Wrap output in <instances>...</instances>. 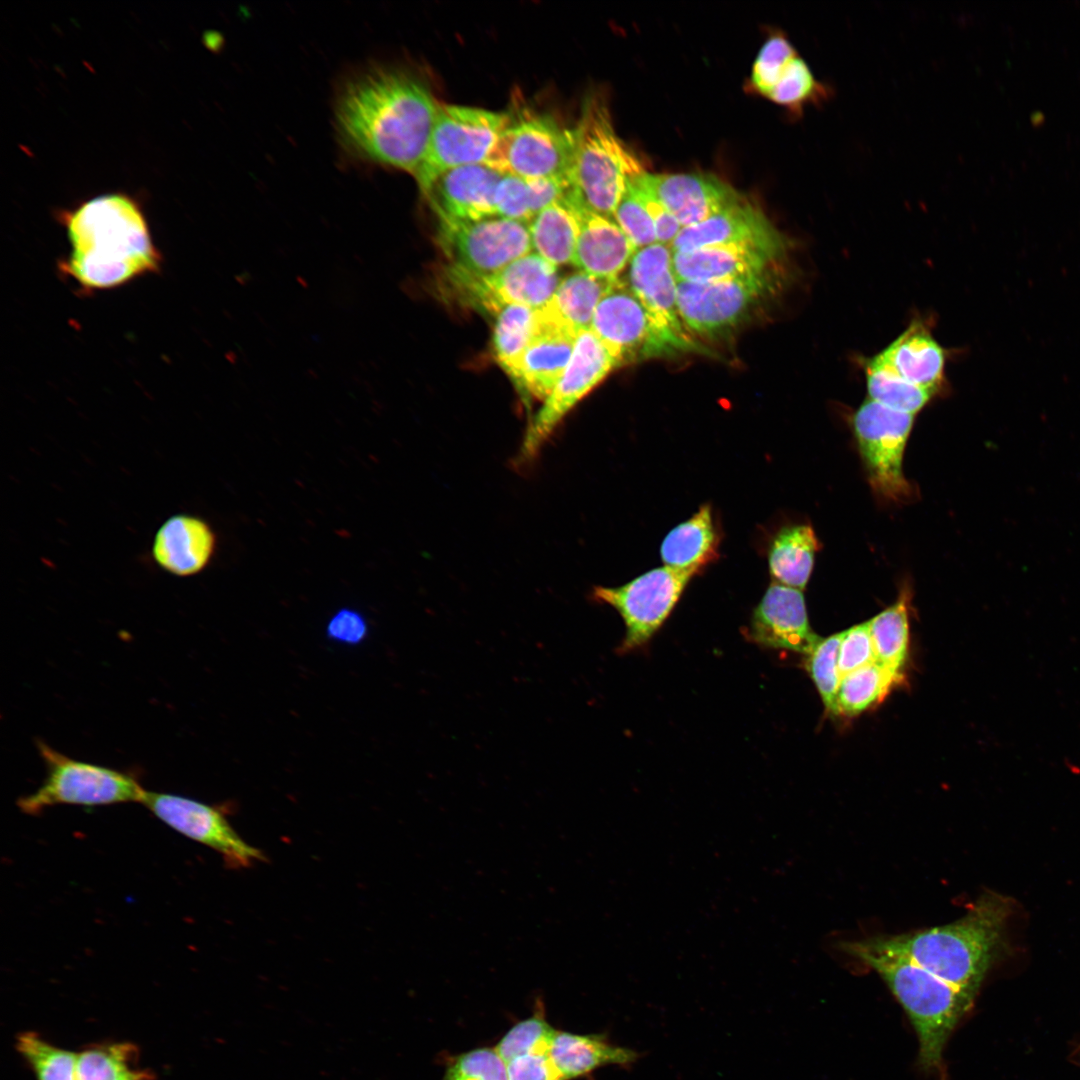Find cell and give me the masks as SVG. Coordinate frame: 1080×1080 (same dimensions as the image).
Segmentation results:
<instances>
[{"label": "cell", "instance_id": "b9f144b4", "mask_svg": "<svg viewBox=\"0 0 1080 1080\" xmlns=\"http://www.w3.org/2000/svg\"><path fill=\"white\" fill-rule=\"evenodd\" d=\"M496 215L529 223L539 212L533 180L502 174L495 192Z\"/></svg>", "mask_w": 1080, "mask_h": 1080}, {"label": "cell", "instance_id": "4dcf8cb0", "mask_svg": "<svg viewBox=\"0 0 1080 1080\" xmlns=\"http://www.w3.org/2000/svg\"><path fill=\"white\" fill-rule=\"evenodd\" d=\"M138 1048L130 1042H104L77 1052L75 1080H154L138 1066Z\"/></svg>", "mask_w": 1080, "mask_h": 1080}, {"label": "cell", "instance_id": "ac0fdd59", "mask_svg": "<svg viewBox=\"0 0 1080 1080\" xmlns=\"http://www.w3.org/2000/svg\"><path fill=\"white\" fill-rule=\"evenodd\" d=\"M735 243L788 248L785 236L761 208L745 197L697 224L683 227L670 247L678 252Z\"/></svg>", "mask_w": 1080, "mask_h": 1080}, {"label": "cell", "instance_id": "9c48e42d", "mask_svg": "<svg viewBox=\"0 0 1080 1080\" xmlns=\"http://www.w3.org/2000/svg\"><path fill=\"white\" fill-rule=\"evenodd\" d=\"M915 415L867 398L852 417L858 450L870 486L880 499L903 504L915 497L902 463Z\"/></svg>", "mask_w": 1080, "mask_h": 1080}, {"label": "cell", "instance_id": "5b68a950", "mask_svg": "<svg viewBox=\"0 0 1080 1080\" xmlns=\"http://www.w3.org/2000/svg\"><path fill=\"white\" fill-rule=\"evenodd\" d=\"M574 132L572 190L590 210L613 218L627 186L646 172L642 159L616 133L606 100L585 99Z\"/></svg>", "mask_w": 1080, "mask_h": 1080}, {"label": "cell", "instance_id": "f6af8a7d", "mask_svg": "<svg viewBox=\"0 0 1080 1080\" xmlns=\"http://www.w3.org/2000/svg\"><path fill=\"white\" fill-rule=\"evenodd\" d=\"M876 662L869 621L844 631L838 651V669L842 676Z\"/></svg>", "mask_w": 1080, "mask_h": 1080}, {"label": "cell", "instance_id": "8992f818", "mask_svg": "<svg viewBox=\"0 0 1080 1080\" xmlns=\"http://www.w3.org/2000/svg\"><path fill=\"white\" fill-rule=\"evenodd\" d=\"M590 329L619 366L709 352L652 311L620 278L597 305Z\"/></svg>", "mask_w": 1080, "mask_h": 1080}, {"label": "cell", "instance_id": "7dc6e473", "mask_svg": "<svg viewBox=\"0 0 1080 1080\" xmlns=\"http://www.w3.org/2000/svg\"><path fill=\"white\" fill-rule=\"evenodd\" d=\"M368 633L366 619L358 611L350 608L338 610L329 620L327 635L330 639L356 645L362 642Z\"/></svg>", "mask_w": 1080, "mask_h": 1080}, {"label": "cell", "instance_id": "4316f807", "mask_svg": "<svg viewBox=\"0 0 1080 1080\" xmlns=\"http://www.w3.org/2000/svg\"><path fill=\"white\" fill-rule=\"evenodd\" d=\"M721 534L710 504L671 529L660 546L663 565L697 576L719 558Z\"/></svg>", "mask_w": 1080, "mask_h": 1080}, {"label": "cell", "instance_id": "7c38bea8", "mask_svg": "<svg viewBox=\"0 0 1080 1080\" xmlns=\"http://www.w3.org/2000/svg\"><path fill=\"white\" fill-rule=\"evenodd\" d=\"M436 240L447 263L490 275L531 252L527 223L493 216L461 220L436 216Z\"/></svg>", "mask_w": 1080, "mask_h": 1080}, {"label": "cell", "instance_id": "5bb4252c", "mask_svg": "<svg viewBox=\"0 0 1080 1080\" xmlns=\"http://www.w3.org/2000/svg\"><path fill=\"white\" fill-rule=\"evenodd\" d=\"M618 367L616 358L591 329L580 330L564 373L528 424L520 458L532 459L573 407Z\"/></svg>", "mask_w": 1080, "mask_h": 1080}, {"label": "cell", "instance_id": "7bdbcfd3", "mask_svg": "<svg viewBox=\"0 0 1080 1080\" xmlns=\"http://www.w3.org/2000/svg\"><path fill=\"white\" fill-rule=\"evenodd\" d=\"M613 219L635 249L657 242L653 220L635 193L631 182L616 206Z\"/></svg>", "mask_w": 1080, "mask_h": 1080}, {"label": "cell", "instance_id": "60d3db41", "mask_svg": "<svg viewBox=\"0 0 1080 1080\" xmlns=\"http://www.w3.org/2000/svg\"><path fill=\"white\" fill-rule=\"evenodd\" d=\"M797 56L796 49L783 33H773L754 61L751 75L753 90L766 97Z\"/></svg>", "mask_w": 1080, "mask_h": 1080}, {"label": "cell", "instance_id": "52a82bcc", "mask_svg": "<svg viewBox=\"0 0 1080 1080\" xmlns=\"http://www.w3.org/2000/svg\"><path fill=\"white\" fill-rule=\"evenodd\" d=\"M46 774L41 785L17 800L28 815H39L55 805L101 806L142 803L146 791L138 778L99 764L69 757L42 740L36 741Z\"/></svg>", "mask_w": 1080, "mask_h": 1080}, {"label": "cell", "instance_id": "8fae6325", "mask_svg": "<svg viewBox=\"0 0 1080 1080\" xmlns=\"http://www.w3.org/2000/svg\"><path fill=\"white\" fill-rule=\"evenodd\" d=\"M777 268L713 282H677V302L687 329L701 336L726 333L746 320L779 287Z\"/></svg>", "mask_w": 1080, "mask_h": 1080}, {"label": "cell", "instance_id": "f35d334b", "mask_svg": "<svg viewBox=\"0 0 1080 1080\" xmlns=\"http://www.w3.org/2000/svg\"><path fill=\"white\" fill-rule=\"evenodd\" d=\"M844 631L821 639L807 655L806 667L826 709L837 715L836 698L841 681L838 651Z\"/></svg>", "mask_w": 1080, "mask_h": 1080}, {"label": "cell", "instance_id": "2e32d148", "mask_svg": "<svg viewBox=\"0 0 1080 1080\" xmlns=\"http://www.w3.org/2000/svg\"><path fill=\"white\" fill-rule=\"evenodd\" d=\"M577 333L551 301L537 308L534 334L516 383L525 401H544L550 395L572 357Z\"/></svg>", "mask_w": 1080, "mask_h": 1080}, {"label": "cell", "instance_id": "6da1fadb", "mask_svg": "<svg viewBox=\"0 0 1080 1080\" xmlns=\"http://www.w3.org/2000/svg\"><path fill=\"white\" fill-rule=\"evenodd\" d=\"M439 105L414 73L376 69L343 89L336 107L337 129L342 142L358 157L415 175Z\"/></svg>", "mask_w": 1080, "mask_h": 1080}, {"label": "cell", "instance_id": "e0dca14e", "mask_svg": "<svg viewBox=\"0 0 1080 1080\" xmlns=\"http://www.w3.org/2000/svg\"><path fill=\"white\" fill-rule=\"evenodd\" d=\"M634 182L656 198L682 225L697 224L745 196L710 173L645 172Z\"/></svg>", "mask_w": 1080, "mask_h": 1080}, {"label": "cell", "instance_id": "44dd1931", "mask_svg": "<svg viewBox=\"0 0 1080 1080\" xmlns=\"http://www.w3.org/2000/svg\"><path fill=\"white\" fill-rule=\"evenodd\" d=\"M502 174L485 163L442 173L424 194L435 216L480 220L496 215L495 192Z\"/></svg>", "mask_w": 1080, "mask_h": 1080}, {"label": "cell", "instance_id": "c3c4849f", "mask_svg": "<svg viewBox=\"0 0 1080 1080\" xmlns=\"http://www.w3.org/2000/svg\"><path fill=\"white\" fill-rule=\"evenodd\" d=\"M631 185L653 220L657 242L670 246L682 230V225L656 198L640 188L634 180Z\"/></svg>", "mask_w": 1080, "mask_h": 1080}, {"label": "cell", "instance_id": "f546056e", "mask_svg": "<svg viewBox=\"0 0 1080 1080\" xmlns=\"http://www.w3.org/2000/svg\"><path fill=\"white\" fill-rule=\"evenodd\" d=\"M527 225L535 253L555 267L572 264L578 222L568 194L537 213Z\"/></svg>", "mask_w": 1080, "mask_h": 1080}, {"label": "cell", "instance_id": "7402d4cb", "mask_svg": "<svg viewBox=\"0 0 1080 1080\" xmlns=\"http://www.w3.org/2000/svg\"><path fill=\"white\" fill-rule=\"evenodd\" d=\"M569 200L578 222V236L572 264L580 271L608 279L619 278L635 247L613 218L587 208L570 191Z\"/></svg>", "mask_w": 1080, "mask_h": 1080}, {"label": "cell", "instance_id": "8d00e7d4", "mask_svg": "<svg viewBox=\"0 0 1080 1080\" xmlns=\"http://www.w3.org/2000/svg\"><path fill=\"white\" fill-rule=\"evenodd\" d=\"M830 96L831 87L818 80L798 55L766 97L792 114L800 115L806 106L825 103Z\"/></svg>", "mask_w": 1080, "mask_h": 1080}, {"label": "cell", "instance_id": "9a60e30c", "mask_svg": "<svg viewBox=\"0 0 1080 1080\" xmlns=\"http://www.w3.org/2000/svg\"><path fill=\"white\" fill-rule=\"evenodd\" d=\"M142 804L178 833L218 852L231 868L265 859L233 829L222 809L185 796L146 791Z\"/></svg>", "mask_w": 1080, "mask_h": 1080}, {"label": "cell", "instance_id": "cb8c5ba5", "mask_svg": "<svg viewBox=\"0 0 1080 1080\" xmlns=\"http://www.w3.org/2000/svg\"><path fill=\"white\" fill-rule=\"evenodd\" d=\"M560 280L557 267L535 252L514 260L496 273L481 275L493 315L506 304L534 309L545 306L552 300Z\"/></svg>", "mask_w": 1080, "mask_h": 1080}, {"label": "cell", "instance_id": "836d02e7", "mask_svg": "<svg viewBox=\"0 0 1080 1080\" xmlns=\"http://www.w3.org/2000/svg\"><path fill=\"white\" fill-rule=\"evenodd\" d=\"M617 279L578 270L561 278L551 302L577 332L590 329L597 305Z\"/></svg>", "mask_w": 1080, "mask_h": 1080}, {"label": "cell", "instance_id": "1f68e13d", "mask_svg": "<svg viewBox=\"0 0 1080 1080\" xmlns=\"http://www.w3.org/2000/svg\"><path fill=\"white\" fill-rule=\"evenodd\" d=\"M536 311L521 304H506L493 317L495 357L515 385L524 353L534 334Z\"/></svg>", "mask_w": 1080, "mask_h": 1080}, {"label": "cell", "instance_id": "484cf974", "mask_svg": "<svg viewBox=\"0 0 1080 1080\" xmlns=\"http://www.w3.org/2000/svg\"><path fill=\"white\" fill-rule=\"evenodd\" d=\"M879 355L904 380L933 395L942 386L944 349L920 321L911 322Z\"/></svg>", "mask_w": 1080, "mask_h": 1080}, {"label": "cell", "instance_id": "d590c367", "mask_svg": "<svg viewBox=\"0 0 1080 1080\" xmlns=\"http://www.w3.org/2000/svg\"><path fill=\"white\" fill-rule=\"evenodd\" d=\"M901 679L877 662L869 663L841 677L837 698V715L853 716L879 702Z\"/></svg>", "mask_w": 1080, "mask_h": 1080}, {"label": "cell", "instance_id": "d6986e66", "mask_svg": "<svg viewBox=\"0 0 1080 1080\" xmlns=\"http://www.w3.org/2000/svg\"><path fill=\"white\" fill-rule=\"evenodd\" d=\"M750 639L764 647L808 655L821 640L811 629L801 590L772 582L755 607Z\"/></svg>", "mask_w": 1080, "mask_h": 1080}, {"label": "cell", "instance_id": "3957f363", "mask_svg": "<svg viewBox=\"0 0 1080 1080\" xmlns=\"http://www.w3.org/2000/svg\"><path fill=\"white\" fill-rule=\"evenodd\" d=\"M1010 897L986 891L961 918L910 933L865 939L875 948L904 956L974 997L992 965L1007 948Z\"/></svg>", "mask_w": 1080, "mask_h": 1080}, {"label": "cell", "instance_id": "ba28073f", "mask_svg": "<svg viewBox=\"0 0 1080 1080\" xmlns=\"http://www.w3.org/2000/svg\"><path fill=\"white\" fill-rule=\"evenodd\" d=\"M509 119L479 107L440 104L424 159L414 175L424 195L444 172L485 163Z\"/></svg>", "mask_w": 1080, "mask_h": 1080}, {"label": "cell", "instance_id": "74e56055", "mask_svg": "<svg viewBox=\"0 0 1080 1080\" xmlns=\"http://www.w3.org/2000/svg\"><path fill=\"white\" fill-rule=\"evenodd\" d=\"M16 1049L36 1080H75L77 1052L58 1047L32 1031L17 1036Z\"/></svg>", "mask_w": 1080, "mask_h": 1080}, {"label": "cell", "instance_id": "ab89813d", "mask_svg": "<svg viewBox=\"0 0 1080 1080\" xmlns=\"http://www.w3.org/2000/svg\"><path fill=\"white\" fill-rule=\"evenodd\" d=\"M556 1032L542 1011L537 1010L531 1017L514 1025L501 1038L495 1050L505 1063L523 1054L550 1052Z\"/></svg>", "mask_w": 1080, "mask_h": 1080}, {"label": "cell", "instance_id": "d6a6232c", "mask_svg": "<svg viewBox=\"0 0 1080 1080\" xmlns=\"http://www.w3.org/2000/svg\"><path fill=\"white\" fill-rule=\"evenodd\" d=\"M911 589L903 585L897 600L869 620L876 662L900 674L908 655Z\"/></svg>", "mask_w": 1080, "mask_h": 1080}, {"label": "cell", "instance_id": "7a4b0ae2", "mask_svg": "<svg viewBox=\"0 0 1080 1080\" xmlns=\"http://www.w3.org/2000/svg\"><path fill=\"white\" fill-rule=\"evenodd\" d=\"M71 253L63 270L87 289L119 286L159 269L160 254L130 197L104 194L65 216Z\"/></svg>", "mask_w": 1080, "mask_h": 1080}, {"label": "cell", "instance_id": "ffe728a7", "mask_svg": "<svg viewBox=\"0 0 1080 1080\" xmlns=\"http://www.w3.org/2000/svg\"><path fill=\"white\" fill-rule=\"evenodd\" d=\"M787 250L735 243L701 247L672 254L677 281L713 282L777 268Z\"/></svg>", "mask_w": 1080, "mask_h": 1080}, {"label": "cell", "instance_id": "f1b7e54d", "mask_svg": "<svg viewBox=\"0 0 1080 1080\" xmlns=\"http://www.w3.org/2000/svg\"><path fill=\"white\" fill-rule=\"evenodd\" d=\"M820 548L821 543L810 524L782 527L768 547L767 560L773 582L803 591Z\"/></svg>", "mask_w": 1080, "mask_h": 1080}, {"label": "cell", "instance_id": "83f0119b", "mask_svg": "<svg viewBox=\"0 0 1080 1080\" xmlns=\"http://www.w3.org/2000/svg\"><path fill=\"white\" fill-rule=\"evenodd\" d=\"M550 1056L563 1079L572 1080L604 1066H631L638 1060L639 1053L615 1045L601 1035L557 1031Z\"/></svg>", "mask_w": 1080, "mask_h": 1080}, {"label": "cell", "instance_id": "bcb514c9", "mask_svg": "<svg viewBox=\"0 0 1080 1080\" xmlns=\"http://www.w3.org/2000/svg\"><path fill=\"white\" fill-rule=\"evenodd\" d=\"M505 1064L508 1080H564L550 1052L519 1055Z\"/></svg>", "mask_w": 1080, "mask_h": 1080}, {"label": "cell", "instance_id": "e575fe53", "mask_svg": "<svg viewBox=\"0 0 1080 1080\" xmlns=\"http://www.w3.org/2000/svg\"><path fill=\"white\" fill-rule=\"evenodd\" d=\"M868 398L896 411L917 414L934 396L899 376L878 354L863 361Z\"/></svg>", "mask_w": 1080, "mask_h": 1080}, {"label": "cell", "instance_id": "603a6c76", "mask_svg": "<svg viewBox=\"0 0 1080 1080\" xmlns=\"http://www.w3.org/2000/svg\"><path fill=\"white\" fill-rule=\"evenodd\" d=\"M216 534L209 523L192 514L179 513L157 529L151 554L165 572L189 577L202 572L216 551Z\"/></svg>", "mask_w": 1080, "mask_h": 1080}, {"label": "cell", "instance_id": "d4e9b609", "mask_svg": "<svg viewBox=\"0 0 1080 1080\" xmlns=\"http://www.w3.org/2000/svg\"><path fill=\"white\" fill-rule=\"evenodd\" d=\"M672 254L669 245L659 242L636 249L627 265L624 282L674 329L689 334L679 314L678 281L672 266Z\"/></svg>", "mask_w": 1080, "mask_h": 1080}, {"label": "cell", "instance_id": "4fadbf2b", "mask_svg": "<svg viewBox=\"0 0 1080 1080\" xmlns=\"http://www.w3.org/2000/svg\"><path fill=\"white\" fill-rule=\"evenodd\" d=\"M693 577L692 573L663 565L621 586L594 587L593 599L613 607L624 621L626 633L618 653L624 654L648 643L669 617Z\"/></svg>", "mask_w": 1080, "mask_h": 1080}, {"label": "cell", "instance_id": "277c9868", "mask_svg": "<svg viewBox=\"0 0 1080 1080\" xmlns=\"http://www.w3.org/2000/svg\"><path fill=\"white\" fill-rule=\"evenodd\" d=\"M844 952L876 971L902 1005L916 1032L919 1062L938 1068L946 1042L975 997L912 960L870 945L865 939L841 944Z\"/></svg>", "mask_w": 1080, "mask_h": 1080}, {"label": "cell", "instance_id": "ee69618b", "mask_svg": "<svg viewBox=\"0 0 1080 1080\" xmlns=\"http://www.w3.org/2000/svg\"><path fill=\"white\" fill-rule=\"evenodd\" d=\"M442 1080H508V1077L506 1064L495 1048H477L455 1057Z\"/></svg>", "mask_w": 1080, "mask_h": 1080}, {"label": "cell", "instance_id": "30bf717a", "mask_svg": "<svg viewBox=\"0 0 1080 1080\" xmlns=\"http://www.w3.org/2000/svg\"><path fill=\"white\" fill-rule=\"evenodd\" d=\"M574 132L547 114L524 113L501 132L485 164L522 178L570 175Z\"/></svg>", "mask_w": 1080, "mask_h": 1080}]
</instances>
